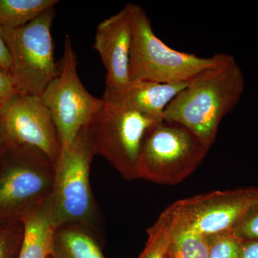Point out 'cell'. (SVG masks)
I'll return each instance as SVG.
<instances>
[{
	"mask_svg": "<svg viewBox=\"0 0 258 258\" xmlns=\"http://www.w3.org/2000/svg\"><path fill=\"white\" fill-rule=\"evenodd\" d=\"M232 230L241 240L258 239V202L248 209Z\"/></svg>",
	"mask_w": 258,
	"mask_h": 258,
	"instance_id": "ffe728a7",
	"label": "cell"
},
{
	"mask_svg": "<svg viewBox=\"0 0 258 258\" xmlns=\"http://www.w3.org/2000/svg\"><path fill=\"white\" fill-rule=\"evenodd\" d=\"M209 258H240L242 240L231 230L206 235Z\"/></svg>",
	"mask_w": 258,
	"mask_h": 258,
	"instance_id": "ac0fdd59",
	"label": "cell"
},
{
	"mask_svg": "<svg viewBox=\"0 0 258 258\" xmlns=\"http://www.w3.org/2000/svg\"><path fill=\"white\" fill-rule=\"evenodd\" d=\"M8 147V142H7L6 137L3 126H2L1 122H0V161L3 159L5 151Z\"/></svg>",
	"mask_w": 258,
	"mask_h": 258,
	"instance_id": "cb8c5ba5",
	"label": "cell"
},
{
	"mask_svg": "<svg viewBox=\"0 0 258 258\" xmlns=\"http://www.w3.org/2000/svg\"><path fill=\"white\" fill-rule=\"evenodd\" d=\"M87 125L69 147L61 149L48 203L57 228L79 225L97 235L98 212L90 182L91 163L96 153Z\"/></svg>",
	"mask_w": 258,
	"mask_h": 258,
	"instance_id": "7a4b0ae2",
	"label": "cell"
},
{
	"mask_svg": "<svg viewBox=\"0 0 258 258\" xmlns=\"http://www.w3.org/2000/svg\"><path fill=\"white\" fill-rule=\"evenodd\" d=\"M58 3L57 0H0V27L20 28Z\"/></svg>",
	"mask_w": 258,
	"mask_h": 258,
	"instance_id": "9a60e30c",
	"label": "cell"
},
{
	"mask_svg": "<svg viewBox=\"0 0 258 258\" xmlns=\"http://www.w3.org/2000/svg\"><path fill=\"white\" fill-rule=\"evenodd\" d=\"M165 258H209L206 235L191 231L171 230Z\"/></svg>",
	"mask_w": 258,
	"mask_h": 258,
	"instance_id": "2e32d148",
	"label": "cell"
},
{
	"mask_svg": "<svg viewBox=\"0 0 258 258\" xmlns=\"http://www.w3.org/2000/svg\"><path fill=\"white\" fill-rule=\"evenodd\" d=\"M55 166L43 153L10 147L0 161V223L21 222L50 196Z\"/></svg>",
	"mask_w": 258,
	"mask_h": 258,
	"instance_id": "277c9868",
	"label": "cell"
},
{
	"mask_svg": "<svg viewBox=\"0 0 258 258\" xmlns=\"http://www.w3.org/2000/svg\"><path fill=\"white\" fill-rule=\"evenodd\" d=\"M258 202V187L239 188L179 200L161 213L172 231L205 235L231 230Z\"/></svg>",
	"mask_w": 258,
	"mask_h": 258,
	"instance_id": "9c48e42d",
	"label": "cell"
},
{
	"mask_svg": "<svg viewBox=\"0 0 258 258\" xmlns=\"http://www.w3.org/2000/svg\"><path fill=\"white\" fill-rule=\"evenodd\" d=\"M210 148L184 125L164 119L156 122L144 137L137 179L179 184L198 169Z\"/></svg>",
	"mask_w": 258,
	"mask_h": 258,
	"instance_id": "5b68a950",
	"label": "cell"
},
{
	"mask_svg": "<svg viewBox=\"0 0 258 258\" xmlns=\"http://www.w3.org/2000/svg\"><path fill=\"white\" fill-rule=\"evenodd\" d=\"M0 66L10 72L11 60H10L8 47H7L3 35H2L1 27H0Z\"/></svg>",
	"mask_w": 258,
	"mask_h": 258,
	"instance_id": "603a6c76",
	"label": "cell"
},
{
	"mask_svg": "<svg viewBox=\"0 0 258 258\" xmlns=\"http://www.w3.org/2000/svg\"><path fill=\"white\" fill-rule=\"evenodd\" d=\"M244 86L240 66L227 54L188 81L166 108L163 119L184 125L211 147L222 120L240 101Z\"/></svg>",
	"mask_w": 258,
	"mask_h": 258,
	"instance_id": "6da1fadb",
	"label": "cell"
},
{
	"mask_svg": "<svg viewBox=\"0 0 258 258\" xmlns=\"http://www.w3.org/2000/svg\"><path fill=\"white\" fill-rule=\"evenodd\" d=\"M240 258H258V239L242 240Z\"/></svg>",
	"mask_w": 258,
	"mask_h": 258,
	"instance_id": "7402d4cb",
	"label": "cell"
},
{
	"mask_svg": "<svg viewBox=\"0 0 258 258\" xmlns=\"http://www.w3.org/2000/svg\"><path fill=\"white\" fill-rule=\"evenodd\" d=\"M55 16V8H51L20 28H1L19 94L40 96L58 72L51 33Z\"/></svg>",
	"mask_w": 258,
	"mask_h": 258,
	"instance_id": "8992f818",
	"label": "cell"
},
{
	"mask_svg": "<svg viewBox=\"0 0 258 258\" xmlns=\"http://www.w3.org/2000/svg\"><path fill=\"white\" fill-rule=\"evenodd\" d=\"M23 236V225L0 223V258H18Z\"/></svg>",
	"mask_w": 258,
	"mask_h": 258,
	"instance_id": "d6986e66",
	"label": "cell"
},
{
	"mask_svg": "<svg viewBox=\"0 0 258 258\" xmlns=\"http://www.w3.org/2000/svg\"><path fill=\"white\" fill-rule=\"evenodd\" d=\"M132 37L133 26L129 4L97 26L93 47L106 71V88L115 89L129 83Z\"/></svg>",
	"mask_w": 258,
	"mask_h": 258,
	"instance_id": "8fae6325",
	"label": "cell"
},
{
	"mask_svg": "<svg viewBox=\"0 0 258 258\" xmlns=\"http://www.w3.org/2000/svg\"><path fill=\"white\" fill-rule=\"evenodd\" d=\"M48 258H52V257H51V256H50V257H49Z\"/></svg>",
	"mask_w": 258,
	"mask_h": 258,
	"instance_id": "d4e9b609",
	"label": "cell"
},
{
	"mask_svg": "<svg viewBox=\"0 0 258 258\" xmlns=\"http://www.w3.org/2000/svg\"><path fill=\"white\" fill-rule=\"evenodd\" d=\"M91 231L76 225H64L56 229L52 258H105Z\"/></svg>",
	"mask_w": 258,
	"mask_h": 258,
	"instance_id": "5bb4252c",
	"label": "cell"
},
{
	"mask_svg": "<svg viewBox=\"0 0 258 258\" xmlns=\"http://www.w3.org/2000/svg\"><path fill=\"white\" fill-rule=\"evenodd\" d=\"M129 5L133 26L129 82H186L227 56L226 53H218L202 57L171 48L154 33L152 21L144 8L135 3Z\"/></svg>",
	"mask_w": 258,
	"mask_h": 258,
	"instance_id": "3957f363",
	"label": "cell"
},
{
	"mask_svg": "<svg viewBox=\"0 0 258 258\" xmlns=\"http://www.w3.org/2000/svg\"><path fill=\"white\" fill-rule=\"evenodd\" d=\"M77 64L76 51L67 35L63 55L58 62V72L40 96L52 115L61 149L74 142L104 103L84 87L78 75Z\"/></svg>",
	"mask_w": 258,
	"mask_h": 258,
	"instance_id": "52a82bcc",
	"label": "cell"
},
{
	"mask_svg": "<svg viewBox=\"0 0 258 258\" xmlns=\"http://www.w3.org/2000/svg\"><path fill=\"white\" fill-rule=\"evenodd\" d=\"M157 121L104 101L87 126L96 155L104 158L125 179L132 181L137 179V164L144 137Z\"/></svg>",
	"mask_w": 258,
	"mask_h": 258,
	"instance_id": "ba28073f",
	"label": "cell"
},
{
	"mask_svg": "<svg viewBox=\"0 0 258 258\" xmlns=\"http://www.w3.org/2000/svg\"><path fill=\"white\" fill-rule=\"evenodd\" d=\"M187 83L188 81L177 83L134 81L121 88H106L102 99L160 120L163 119V115L169 103Z\"/></svg>",
	"mask_w": 258,
	"mask_h": 258,
	"instance_id": "7c38bea8",
	"label": "cell"
},
{
	"mask_svg": "<svg viewBox=\"0 0 258 258\" xmlns=\"http://www.w3.org/2000/svg\"><path fill=\"white\" fill-rule=\"evenodd\" d=\"M147 234V244L138 258H165L171 230L161 214L154 225L148 229Z\"/></svg>",
	"mask_w": 258,
	"mask_h": 258,
	"instance_id": "e0dca14e",
	"label": "cell"
},
{
	"mask_svg": "<svg viewBox=\"0 0 258 258\" xmlns=\"http://www.w3.org/2000/svg\"><path fill=\"white\" fill-rule=\"evenodd\" d=\"M18 93L11 74L0 66V110Z\"/></svg>",
	"mask_w": 258,
	"mask_h": 258,
	"instance_id": "44dd1931",
	"label": "cell"
},
{
	"mask_svg": "<svg viewBox=\"0 0 258 258\" xmlns=\"http://www.w3.org/2000/svg\"><path fill=\"white\" fill-rule=\"evenodd\" d=\"M0 122L8 146L37 149L55 165L60 144L52 115L40 96L15 95L0 110Z\"/></svg>",
	"mask_w": 258,
	"mask_h": 258,
	"instance_id": "30bf717a",
	"label": "cell"
},
{
	"mask_svg": "<svg viewBox=\"0 0 258 258\" xmlns=\"http://www.w3.org/2000/svg\"><path fill=\"white\" fill-rule=\"evenodd\" d=\"M23 236L18 258H48L53 247L56 226L48 199L36 212L24 218Z\"/></svg>",
	"mask_w": 258,
	"mask_h": 258,
	"instance_id": "4fadbf2b",
	"label": "cell"
}]
</instances>
